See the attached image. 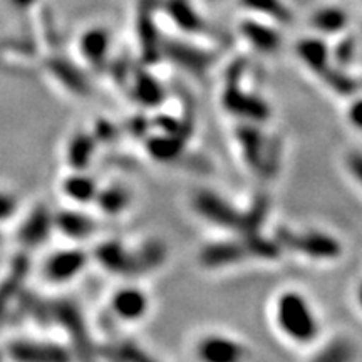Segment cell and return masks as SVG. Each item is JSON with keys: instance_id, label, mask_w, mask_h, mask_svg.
<instances>
[{"instance_id": "cell-1", "label": "cell", "mask_w": 362, "mask_h": 362, "mask_svg": "<svg viewBox=\"0 0 362 362\" xmlns=\"http://www.w3.org/2000/svg\"><path fill=\"white\" fill-rule=\"evenodd\" d=\"M274 322L285 341L310 347L320 337V319L312 302L298 291L280 292L274 302Z\"/></svg>"}, {"instance_id": "cell-2", "label": "cell", "mask_w": 362, "mask_h": 362, "mask_svg": "<svg viewBox=\"0 0 362 362\" xmlns=\"http://www.w3.org/2000/svg\"><path fill=\"white\" fill-rule=\"evenodd\" d=\"M235 139L248 170L264 178L275 176L282 160V144L267 134L262 124L240 121L235 128Z\"/></svg>"}, {"instance_id": "cell-3", "label": "cell", "mask_w": 362, "mask_h": 362, "mask_svg": "<svg viewBox=\"0 0 362 362\" xmlns=\"http://www.w3.org/2000/svg\"><path fill=\"white\" fill-rule=\"evenodd\" d=\"M245 71L243 62H237L226 72L225 88L221 93V106L223 110L245 123L264 124L270 119V104L259 94L248 93L242 88V74Z\"/></svg>"}, {"instance_id": "cell-4", "label": "cell", "mask_w": 362, "mask_h": 362, "mask_svg": "<svg viewBox=\"0 0 362 362\" xmlns=\"http://www.w3.org/2000/svg\"><path fill=\"white\" fill-rule=\"evenodd\" d=\"M275 240L282 245L284 252H296L314 262H334L341 259L344 252L341 240L332 233L315 228L296 230L291 226H282L275 233Z\"/></svg>"}, {"instance_id": "cell-5", "label": "cell", "mask_w": 362, "mask_h": 362, "mask_svg": "<svg viewBox=\"0 0 362 362\" xmlns=\"http://www.w3.org/2000/svg\"><path fill=\"white\" fill-rule=\"evenodd\" d=\"M192 208L202 220L216 228L235 232L237 235L245 233V210H240L220 193L200 189L193 194Z\"/></svg>"}, {"instance_id": "cell-6", "label": "cell", "mask_w": 362, "mask_h": 362, "mask_svg": "<svg viewBox=\"0 0 362 362\" xmlns=\"http://www.w3.org/2000/svg\"><path fill=\"white\" fill-rule=\"evenodd\" d=\"M194 362H250L252 351L242 339L223 332H206L193 342Z\"/></svg>"}, {"instance_id": "cell-7", "label": "cell", "mask_w": 362, "mask_h": 362, "mask_svg": "<svg viewBox=\"0 0 362 362\" xmlns=\"http://www.w3.org/2000/svg\"><path fill=\"white\" fill-rule=\"evenodd\" d=\"M161 57L168 59L175 66L192 76L203 78L211 66L215 64L216 56L200 45L185 42L180 39H163L161 37Z\"/></svg>"}, {"instance_id": "cell-8", "label": "cell", "mask_w": 362, "mask_h": 362, "mask_svg": "<svg viewBox=\"0 0 362 362\" xmlns=\"http://www.w3.org/2000/svg\"><path fill=\"white\" fill-rule=\"evenodd\" d=\"M161 0H136V34L144 64H155L161 59V35L155 16Z\"/></svg>"}, {"instance_id": "cell-9", "label": "cell", "mask_w": 362, "mask_h": 362, "mask_svg": "<svg viewBox=\"0 0 362 362\" xmlns=\"http://www.w3.org/2000/svg\"><path fill=\"white\" fill-rule=\"evenodd\" d=\"M252 260L245 238L238 235L233 240H221V242L208 243L198 253V262L203 269L220 270L226 267H233L242 262Z\"/></svg>"}, {"instance_id": "cell-10", "label": "cell", "mask_w": 362, "mask_h": 362, "mask_svg": "<svg viewBox=\"0 0 362 362\" xmlns=\"http://www.w3.org/2000/svg\"><path fill=\"white\" fill-rule=\"evenodd\" d=\"M96 260L104 270L124 277H138L143 275V267L139 262L138 250L128 248L123 242L110 240L96 248Z\"/></svg>"}, {"instance_id": "cell-11", "label": "cell", "mask_w": 362, "mask_h": 362, "mask_svg": "<svg viewBox=\"0 0 362 362\" xmlns=\"http://www.w3.org/2000/svg\"><path fill=\"white\" fill-rule=\"evenodd\" d=\"M149 307L148 293L136 285H126L112 293L111 310L123 322H139L149 314Z\"/></svg>"}, {"instance_id": "cell-12", "label": "cell", "mask_w": 362, "mask_h": 362, "mask_svg": "<svg viewBox=\"0 0 362 362\" xmlns=\"http://www.w3.org/2000/svg\"><path fill=\"white\" fill-rule=\"evenodd\" d=\"M238 33L253 51L272 56L282 45V34L269 22L260 19H243L238 24Z\"/></svg>"}, {"instance_id": "cell-13", "label": "cell", "mask_w": 362, "mask_h": 362, "mask_svg": "<svg viewBox=\"0 0 362 362\" xmlns=\"http://www.w3.org/2000/svg\"><path fill=\"white\" fill-rule=\"evenodd\" d=\"M88 264V255L78 248L52 253L45 262V277L54 284H64L76 279Z\"/></svg>"}, {"instance_id": "cell-14", "label": "cell", "mask_w": 362, "mask_h": 362, "mask_svg": "<svg viewBox=\"0 0 362 362\" xmlns=\"http://www.w3.org/2000/svg\"><path fill=\"white\" fill-rule=\"evenodd\" d=\"M8 354L17 362H71L64 347L49 342L17 341L8 346Z\"/></svg>"}, {"instance_id": "cell-15", "label": "cell", "mask_w": 362, "mask_h": 362, "mask_svg": "<svg viewBox=\"0 0 362 362\" xmlns=\"http://www.w3.org/2000/svg\"><path fill=\"white\" fill-rule=\"evenodd\" d=\"M296 56L317 78H320L334 64L332 56H330V44L319 35L298 39L296 44Z\"/></svg>"}, {"instance_id": "cell-16", "label": "cell", "mask_w": 362, "mask_h": 362, "mask_svg": "<svg viewBox=\"0 0 362 362\" xmlns=\"http://www.w3.org/2000/svg\"><path fill=\"white\" fill-rule=\"evenodd\" d=\"M161 8L181 33L192 35L208 33V24L189 0H161Z\"/></svg>"}, {"instance_id": "cell-17", "label": "cell", "mask_w": 362, "mask_h": 362, "mask_svg": "<svg viewBox=\"0 0 362 362\" xmlns=\"http://www.w3.org/2000/svg\"><path fill=\"white\" fill-rule=\"evenodd\" d=\"M131 96L139 106L155 110L166 99V90L151 72L146 69H133L131 72Z\"/></svg>"}, {"instance_id": "cell-18", "label": "cell", "mask_w": 362, "mask_h": 362, "mask_svg": "<svg viewBox=\"0 0 362 362\" xmlns=\"http://www.w3.org/2000/svg\"><path fill=\"white\" fill-rule=\"evenodd\" d=\"M187 139L185 136L158 131L148 134L144 138V144H146V153L153 160L158 163H176L187 149Z\"/></svg>"}, {"instance_id": "cell-19", "label": "cell", "mask_w": 362, "mask_h": 362, "mask_svg": "<svg viewBox=\"0 0 362 362\" xmlns=\"http://www.w3.org/2000/svg\"><path fill=\"white\" fill-rule=\"evenodd\" d=\"M79 51L90 66L101 69L111 52V34L104 27H90L79 39Z\"/></svg>"}, {"instance_id": "cell-20", "label": "cell", "mask_w": 362, "mask_h": 362, "mask_svg": "<svg viewBox=\"0 0 362 362\" xmlns=\"http://www.w3.org/2000/svg\"><path fill=\"white\" fill-rule=\"evenodd\" d=\"M310 25L320 35H342L349 25V13L339 6L320 7L312 13Z\"/></svg>"}, {"instance_id": "cell-21", "label": "cell", "mask_w": 362, "mask_h": 362, "mask_svg": "<svg viewBox=\"0 0 362 362\" xmlns=\"http://www.w3.org/2000/svg\"><path fill=\"white\" fill-rule=\"evenodd\" d=\"M47 69L51 71L54 78L59 79V83L69 89L71 93L78 94V96H86L89 93V83L88 78L79 71L78 67L72 64L71 61L62 57H52L47 61Z\"/></svg>"}, {"instance_id": "cell-22", "label": "cell", "mask_w": 362, "mask_h": 362, "mask_svg": "<svg viewBox=\"0 0 362 362\" xmlns=\"http://www.w3.org/2000/svg\"><path fill=\"white\" fill-rule=\"evenodd\" d=\"M357 346L351 337L336 336L317 347L309 362H356Z\"/></svg>"}, {"instance_id": "cell-23", "label": "cell", "mask_w": 362, "mask_h": 362, "mask_svg": "<svg viewBox=\"0 0 362 362\" xmlns=\"http://www.w3.org/2000/svg\"><path fill=\"white\" fill-rule=\"evenodd\" d=\"M54 226V216L49 214L47 208L39 206L30 214L21 228V240L27 247H35L44 243Z\"/></svg>"}, {"instance_id": "cell-24", "label": "cell", "mask_w": 362, "mask_h": 362, "mask_svg": "<svg viewBox=\"0 0 362 362\" xmlns=\"http://www.w3.org/2000/svg\"><path fill=\"white\" fill-rule=\"evenodd\" d=\"M94 203L99 206L103 214L110 216H117L124 214L133 203V193L123 185H110V187L99 189Z\"/></svg>"}, {"instance_id": "cell-25", "label": "cell", "mask_w": 362, "mask_h": 362, "mask_svg": "<svg viewBox=\"0 0 362 362\" xmlns=\"http://www.w3.org/2000/svg\"><path fill=\"white\" fill-rule=\"evenodd\" d=\"M240 6L272 24H291L293 19L292 11L284 0H240Z\"/></svg>"}, {"instance_id": "cell-26", "label": "cell", "mask_w": 362, "mask_h": 362, "mask_svg": "<svg viewBox=\"0 0 362 362\" xmlns=\"http://www.w3.org/2000/svg\"><path fill=\"white\" fill-rule=\"evenodd\" d=\"M54 226H57V230H61L69 238H86L96 230L93 218L72 210L59 211L57 215H54Z\"/></svg>"}, {"instance_id": "cell-27", "label": "cell", "mask_w": 362, "mask_h": 362, "mask_svg": "<svg viewBox=\"0 0 362 362\" xmlns=\"http://www.w3.org/2000/svg\"><path fill=\"white\" fill-rule=\"evenodd\" d=\"M62 192L69 200L76 203H89L96 200L99 192L98 183L84 173H72L62 181Z\"/></svg>"}, {"instance_id": "cell-28", "label": "cell", "mask_w": 362, "mask_h": 362, "mask_svg": "<svg viewBox=\"0 0 362 362\" xmlns=\"http://www.w3.org/2000/svg\"><path fill=\"white\" fill-rule=\"evenodd\" d=\"M96 138L93 134L81 133L71 139L67 148V161L76 171H83L89 166L96 151Z\"/></svg>"}, {"instance_id": "cell-29", "label": "cell", "mask_w": 362, "mask_h": 362, "mask_svg": "<svg viewBox=\"0 0 362 362\" xmlns=\"http://www.w3.org/2000/svg\"><path fill=\"white\" fill-rule=\"evenodd\" d=\"M356 39L352 35L344 34L341 39L336 40V44L330 45V56L332 62L342 69H347L356 57Z\"/></svg>"}, {"instance_id": "cell-30", "label": "cell", "mask_w": 362, "mask_h": 362, "mask_svg": "<svg viewBox=\"0 0 362 362\" xmlns=\"http://www.w3.org/2000/svg\"><path fill=\"white\" fill-rule=\"evenodd\" d=\"M25 265H19V267H13L12 274L8 275V279L6 280V284L0 287V314H2L4 310H6V305L8 302V298H11V296L13 292H16L17 285H19V277L21 274L24 272Z\"/></svg>"}, {"instance_id": "cell-31", "label": "cell", "mask_w": 362, "mask_h": 362, "mask_svg": "<svg viewBox=\"0 0 362 362\" xmlns=\"http://www.w3.org/2000/svg\"><path fill=\"white\" fill-rule=\"evenodd\" d=\"M347 123L357 131H362V94L357 93L351 98L349 106L346 110Z\"/></svg>"}, {"instance_id": "cell-32", "label": "cell", "mask_w": 362, "mask_h": 362, "mask_svg": "<svg viewBox=\"0 0 362 362\" xmlns=\"http://www.w3.org/2000/svg\"><path fill=\"white\" fill-rule=\"evenodd\" d=\"M344 166H346L347 173L351 178L356 181L359 187H362V153L361 151H351L344 158Z\"/></svg>"}, {"instance_id": "cell-33", "label": "cell", "mask_w": 362, "mask_h": 362, "mask_svg": "<svg viewBox=\"0 0 362 362\" xmlns=\"http://www.w3.org/2000/svg\"><path fill=\"white\" fill-rule=\"evenodd\" d=\"M17 211V200L12 194L0 192V221H6Z\"/></svg>"}, {"instance_id": "cell-34", "label": "cell", "mask_w": 362, "mask_h": 362, "mask_svg": "<svg viewBox=\"0 0 362 362\" xmlns=\"http://www.w3.org/2000/svg\"><path fill=\"white\" fill-rule=\"evenodd\" d=\"M93 136L96 138V141H112V139H116L117 129L110 121H99Z\"/></svg>"}, {"instance_id": "cell-35", "label": "cell", "mask_w": 362, "mask_h": 362, "mask_svg": "<svg viewBox=\"0 0 362 362\" xmlns=\"http://www.w3.org/2000/svg\"><path fill=\"white\" fill-rule=\"evenodd\" d=\"M123 356L128 362H155L153 359H149V357L144 354V352L139 351L136 346L123 347Z\"/></svg>"}, {"instance_id": "cell-36", "label": "cell", "mask_w": 362, "mask_h": 362, "mask_svg": "<svg viewBox=\"0 0 362 362\" xmlns=\"http://www.w3.org/2000/svg\"><path fill=\"white\" fill-rule=\"evenodd\" d=\"M131 133H134L136 136H144L146 138L148 131H149V123L143 117H133V119L128 123Z\"/></svg>"}, {"instance_id": "cell-37", "label": "cell", "mask_w": 362, "mask_h": 362, "mask_svg": "<svg viewBox=\"0 0 362 362\" xmlns=\"http://www.w3.org/2000/svg\"><path fill=\"white\" fill-rule=\"evenodd\" d=\"M8 4L19 11H25V8H30L34 4H37V0H8Z\"/></svg>"}, {"instance_id": "cell-38", "label": "cell", "mask_w": 362, "mask_h": 362, "mask_svg": "<svg viewBox=\"0 0 362 362\" xmlns=\"http://www.w3.org/2000/svg\"><path fill=\"white\" fill-rule=\"evenodd\" d=\"M356 304H357V307H359V310L362 312V282H359L357 284V287H356Z\"/></svg>"}, {"instance_id": "cell-39", "label": "cell", "mask_w": 362, "mask_h": 362, "mask_svg": "<svg viewBox=\"0 0 362 362\" xmlns=\"http://www.w3.org/2000/svg\"><path fill=\"white\" fill-rule=\"evenodd\" d=\"M359 83H361V90H362V79H359Z\"/></svg>"}, {"instance_id": "cell-40", "label": "cell", "mask_w": 362, "mask_h": 362, "mask_svg": "<svg viewBox=\"0 0 362 362\" xmlns=\"http://www.w3.org/2000/svg\"><path fill=\"white\" fill-rule=\"evenodd\" d=\"M0 238H2V237H0Z\"/></svg>"}, {"instance_id": "cell-41", "label": "cell", "mask_w": 362, "mask_h": 362, "mask_svg": "<svg viewBox=\"0 0 362 362\" xmlns=\"http://www.w3.org/2000/svg\"><path fill=\"white\" fill-rule=\"evenodd\" d=\"M214 2H215V0H214Z\"/></svg>"}]
</instances>
